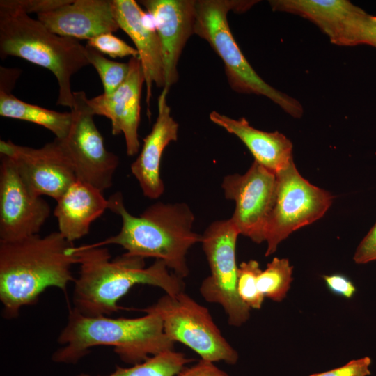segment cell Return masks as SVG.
<instances>
[{
	"label": "cell",
	"mask_w": 376,
	"mask_h": 376,
	"mask_svg": "<svg viewBox=\"0 0 376 376\" xmlns=\"http://www.w3.org/2000/svg\"><path fill=\"white\" fill-rule=\"evenodd\" d=\"M79 276L75 280L74 309L89 316H106L120 309L118 301L135 285L146 284L175 296L184 292L185 283L171 273L166 263L155 260L148 267L143 258L126 253L111 259L107 248L84 244L75 246Z\"/></svg>",
	"instance_id": "cell-1"
},
{
	"label": "cell",
	"mask_w": 376,
	"mask_h": 376,
	"mask_svg": "<svg viewBox=\"0 0 376 376\" xmlns=\"http://www.w3.org/2000/svg\"><path fill=\"white\" fill-rule=\"evenodd\" d=\"M74 247L58 231L0 241V300L4 316L17 317L23 306L35 303L47 288L65 291L75 280Z\"/></svg>",
	"instance_id": "cell-2"
},
{
	"label": "cell",
	"mask_w": 376,
	"mask_h": 376,
	"mask_svg": "<svg viewBox=\"0 0 376 376\" xmlns=\"http://www.w3.org/2000/svg\"><path fill=\"white\" fill-rule=\"evenodd\" d=\"M108 202V210L120 217L122 227L118 234L92 246L118 244L128 256L162 260L179 277L188 276L186 255L201 242L202 235L193 230L194 215L187 203L157 202L136 217L126 209L121 192L112 194Z\"/></svg>",
	"instance_id": "cell-3"
},
{
	"label": "cell",
	"mask_w": 376,
	"mask_h": 376,
	"mask_svg": "<svg viewBox=\"0 0 376 376\" xmlns=\"http://www.w3.org/2000/svg\"><path fill=\"white\" fill-rule=\"evenodd\" d=\"M136 318L86 316L74 308L58 342L61 347L52 360L75 363L95 346L109 345L125 363H140L162 352L174 350V343L164 333L161 318L155 312Z\"/></svg>",
	"instance_id": "cell-4"
},
{
	"label": "cell",
	"mask_w": 376,
	"mask_h": 376,
	"mask_svg": "<svg viewBox=\"0 0 376 376\" xmlns=\"http://www.w3.org/2000/svg\"><path fill=\"white\" fill-rule=\"evenodd\" d=\"M0 56L19 57L51 71L58 86L56 104L70 109L74 104L71 77L89 65L86 46L78 40L52 33L22 11L3 8H0Z\"/></svg>",
	"instance_id": "cell-5"
},
{
	"label": "cell",
	"mask_w": 376,
	"mask_h": 376,
	"mask_svg": "<svg viewBox=\"0 0 376 376\" xmlns=\"http://www.w3.org/2000/svg\"><path fill=\"white\" fill-rule=\"evenodd\" d=\"M258 1L196 0L194 34L206 40L224 64L226 76L235 92L263 95L294 118H300L303 107L296 99L264 81L251 67L230 31L228 13H242Z\"/></svg>",
	"instance_id": "cell-6"
},
{
	"label": "cell",
	"mask_w": 376,
	"mask_h": 376,
	"mask_svg": "<svg viewBox=\"0 0 376 376\" xmlns=\"http://www.w3.org/2000/svg\"><path fill=\"white\" fill-rule=\"evenodd\" d=\"M144 310L158 314L166 336L191 349L201 359L230 365L237 362V352L223 336L208 309L184 292L166 294Z\"/></svg>",
	"instance_id": "cell-7"
},
{
	"label": "cell",
	"mask_w": 376,
	"mask_h": 376,
	"mask_svg": "<svg viewBox=\"0 0 376 376\" xmlns=\"http://www.w3.org/2000/svg\"><path fill=\"white\" fill-rule=\"evenodd\" d=\"M237 229L230 220L213 221L202 235V247L210 274L200 287L202 297L222 306L228 324L240 327L250 317L251 308L240 299L237 289L238 267L235 260Z\"/></svg>",
	"instance_id": "cell-8"
},
{
	"label": "cell",
	"mask_w": 376,
	"mask_h": 376,
	"mask_svg": "<svg viewBox=\"0 0 376 376\" xmlns=\"http://www.w3.org/2000/svg\"><path fill=\"white\" fill-rule=\"evenodd\" d=\"M276 178L275 200L265 230L266 256L274 253L292 232L321 218L334 198L304 179L294 162L279 171Z\"/></svg>",
	"instance_id": "cell-9"
},
{
	"label": "cell",
	"mask_w": 376,
	"mask_h": 376,
	"mask_svg": "<svg viewBox=\"0 0 376 376\" xmlns=\"http://www.w3.org/2000/svg\"><path fill=\"white\" fill-rule=\"evenodd\" d=\"M73 97L71 126L61 141L73 164L77 180L103 192L112 185L119 158L107 150L86 93L73 92Z\"/></svg>",
	"instance_id": "cell-10"
},
{
	"label": "cell",
	"mask_w": 376,
	"mask_h": 376,
	"mask_svg": "<svg viewBox=\"0 0 376 376\" xmlns=\"http://www.w3.org/2000/svg\"><path fill=\"white\" fill-rule=\"evenodd\" d=\"M0 154L12 162L25 185L36 196L57 201L77 180L73 164L58 139L40 148L1 140Z\"/></svg>",
	"instance_id": "cell-11"
},
{
	"label": "cell",
	"mask_w": 376,
	"mask_h": 376,
	"mask_svg": "<svg viewBox=\"0 0 376 376\" xmlns=\"http://www.w3.org/2000/svg\"><path fill=\"white\" fill-rule=\"evenodd\" d=\"M276 174L254 160L243 175L225 176L221 183L226 199L235 203L230 220L240 235L256 243L265 241V230L276 191Z\"/></svg>",
	"instance_id": "cell-12"
},
{
	"label": "cell",
	"mask_w": 376,
	"mask_h": 376,
	"mask_svg": "<svg viewBox=\"0 0 376 376\" xmlns=\"http://www.w3.org/2000/svg\"><path fill=\"white\" fill-rule=\"evenodd\" d=\"M50 211L49 203L27 188L12 162L1 155L0 241L38 234Z\"/></svg>",
	"instance_id": "cell-13"
},
{
	"label": "cell",
	"mask_w": 376,
	"mask_h": 376,
	"mask_svg": "<svg viewBox=\"0 0 376 376\" xmlns=\"http://www.w3.org/2000/svg\"><path fill=\"white\" fill-rule=\"evenodd\" d=\"M151 17L162 54L164 86L169 92L178 80V63L194 34L196 0H143L139 1Z\"/></svg>",
	"instance_id": "cell-14"
},
{
	"label": "cell",
	"mask_w": 376,
	"mask_h": 376,
	"mask_svg": "<svg viewBox=\"0 0 376 376\" xmlns=\"http://www.w3.org/2000/svg\"><path fill=\"white\" fill-rule=\"evenodd\" d=\"M274 11L301 16L318 26L331 43L359 45L361 29L368 13L347 0H271Z\"/></svg>",
	"instance_id": "cell-15"
},
{
	"label": "cell",
	"mask_w": 376,
	"mask_h": 376,
	"mask_svg": "<svg viewBox=\"0 0 376 376\" xmlns=\"http://www.w3.org/2000/svg\"><path fill=\"white\" fill-rule=\"evenodd\" d=\"M128 63L127 77L116 91L108 95L102 93L88 102L95 115L110 119L113 135L123 134L127 155L134 156L140 148L138 130L145 77L139 57H131Z\"/></svg>",
	"instance_id": "cell-16"
},
{
	"label": "cell",
	"mask_w": 376,
	"mask_h": 376,
	"mask_svg": "<svg viewBox=\"0 0 376 376\" xmlns=\"http://www.w3.org/2000/svg\"><path fill=\"white\" fill-rule=\"evenodd\" d=\"M113 13L119 26L130 38L139 53L146 87L147 113L150 115V102L153 84L164 86L162 48L155 29L148 23L147 15L134 0H111Z\"/></svg>",
	"instance_id": "cell-17"
},
{
	"label": "cell",
	"mask_w": 376,
	"mask_h": 376,
	"mask_svg": "<svg viewBox=\"0 0 376 376\" xmlns=\"http://www.w3.org/2000/svg\"><path fill=\"white\" fill-rule=\"evenodd\" d=\"M52 33L77 40H87L120 28L111 0H69L51 11L37 15Z\"/></svg>",
	"instance_id": "cell-18"
},
{
	"label": "cell",
	"mask_w": 376,
	"mask_h": 376,
	"mask_svg": "<svg viewBox=\"0 0 376 376\" xmlns=\"http://www.w3.org/2000/svg\"><path fill=\"white\" fill-rule=\"evenodd\" d=\"M169 92L162 90L158 97V114L150 132L143 139L141 152L130 166L143 194L150 199L160 197L164 185L160 175L162 155L171 141L178 139V123L171 114L167 103Z\"/></svg>",
	"instance_id": "cell-19"
},
{
	"label": "cell",
	"mask_w": 376,
	"mask_h": 376,
	"mask_svg": "<svg viewBox=\"0 0 376 376\" xmlns=\"http://www.w3.org/2000/svg\"><path fill=\"white\" fill-rule=\"evenodd\" d=\"M210 120L239 138L250 150L255 161L277 174L292 162V144L283 134L268 132L252 127L244 117L231 118L213 111Z\"/></svg>",
	"instance_id": "cell-20"
},
{
	"label": "cell",
	"mask_w": 376,
	"mask_h": 376,
	"mask_svg": "<svg viewBox=\"0 0 376 376\" xmlns=\"http://www.w3.org/2000/svg\"><path fill=\"white\" fill-rule=\"evenodd\" d=\"M56 202L54 214L58 232L72 243L88 233L91 224L109 205L102 191L78 180Z\"/></svg>",
	"instance_id": "cell-21"
},
{
	"label": "cell",
	"mask_w": 376,
	"mask_h": 376,
	"mask_svg": "<svg viewBox=\"0 0 376 376\" xmlns=\"http://www.w3.org/2000/svg\"><path fill=\"white\" fill-rule=\"evenodd\" d=\"M12 88L0 86V116L44 127L56 139H64L72 123L71 112H58L24 102L11 92Z\"/></svg>",
	"instance_id": "cell-22"
},
{
	"label": "cell",
	"mask_w": 376,
	"mask_h": 376,
	"mask_svg": "<svg viewBox=\"0 0 376 376\" xmlns=\"http://www.w3.org/2000/svg\"><path fill=\"white\" fill-rule=\"evenodd\" d=\"M191 361L184 354L170 350L129 368L117 367L105 376H176Z\"/></svg>",
	"instance_id": "cell-23"
},
{
	"label": "cell",
	"mask_w": 376,
	"mask_h": 376,
	"mask_svg": "<svg viewBox=\"0 0 376 376\" xmlns=\"http://www.w3.org/2000/svg\"><path fill=\"white\" fill-rule=\"evenodd\" d=\"M292 267L285 258H274L257 279L259 291L274 301H281L286 296L292 281Z\"/></svg>",
	"instance_id": "cell-24"
},
{
	"label": "cell",
	"mask_w": 376,
	"mask_h": 376,
	"mask_svg": "<svg viewBox=\"0 0 376 376\" xmlns=\"http://www.w3.org/2000/svg\"><path fill=\"white\" fill-rule=\"evenodd\" d=\"M86 46V53L89 64L98 73L104 89V94L116 91L126 79L130 71L128 63H120L106 58L94 48Z\"/></svg>",
	"instance_id": "cell-25"
},
{
	"label": "cell",
	"mask_w": 376,
	"mask_h": 376,
	"mask_svg": "<svg viewBox=\"0 0 376 376\" xmlns=\"http://www.w3.org/2000/svg\"><path fill=\"white\" fill-rule=\"evenodd\" d=\"M261 271L259 263L254 260L242 262L238 267L237 292L250 308L260 309L265 298L257 285L258 276Z\"/></svg>",
	"instance_id": "cell-26"
},
{
	"label": "cell",
	"mask_w": 376,
	"mask_h": 376,
	"mask_svg": "<svg viewBox=\"0 0 376 376\" xmlns=\"http://www.w3.org/2000/svg\"><path fill=\"white\" fill-rule=\"evenodd\" d=\"M87 45L111 58L139 57L137 50L113 33H105L87 40Z\"/></svg>",
	"instance_id": "cell-27"
},
{
	"label": "cell",
	"mask_w": 376,
	"mask_h": 376,
	"mask_svg": "<svg viewBox=\"0 0 376 376\" xmlns=\"http://www.w3.org/2000/svg\"><path fill=\"white\" fill-rule=\"evenodd\" d=\"M69 0H1L0 8L22 11L26 14L47 13L57 8Z\"/></svg>",
	"instance_id": "cell-28"
},
{
	"label": "cell",
	"mask_w": 376,
	"mask_h": 376,
	"mask_svg": "<svg viewBox=\"0 0 376 376\" xmlns=\"http://www.w3.org/2000/svg\"><path fill=\"white\" fill-rule=\"evenodd\" d=\"M371 359L364 357L350 361L340 367L309 376H368L370 374Z\"/></svg>",
	"instance_id": "cell-29"
},
{
	"label": "cell",
	"mask_w": 376,
	"mask_h": 376,
	"mask_svg": "<svg viewBox=\"0 0 376 376\" xmlns=\"http://www.w3.org/2000/svg\"><path fill=\"white\" fill-rule=\"evenodd\" d=\"M354 260L357 264H365L376 260V224L357 246Z\"/></svg>",
	"instance_id": "cell-30"
},
{
	"label": "cell",
	"mask_w": 376,
	"mask_h": 376,
	"mask_svg": "<svg viewBox=\"0 0 376 376\" xmlns=\"http://www.w3.org/2000/svg\"><path fill=\"white\" fill-rule=\"evenodd\" d=\"M323 279L327 288L336 295L350 299L356 292V287L353 283L343 274L326 275Z\"/></svg>",
	"instance_id": "cell-31"
},
{
	"label": "cell",
	"mask_w": 376,
	"mask_h": 376,
	"mask_svg": "<svg viewBox=\"0 0 376 376\" xmlns=\"http://www.w3.org/2000/svg\"><path fill=\"white\" fill-rule=\"evenodd\" d=\"M176 376H229L227 373L219 368L214 362L201 359L194 366L185 367Z\"/></svg>",
	"instance_id": "cell-32"
},
{
	"label": "cell",
	"mask_w": 376,
	"mask_h": 376,
	"mask_svg": "<svg viewBox=\"0 0 376 376\" xmlns=\"http://www.w3.org/2000/svg\"><path fill=\"white\" fill-rule=\"evenodd\" d=\"M359 43L376 48V16L368 13L361 27Z\"/></svg>",
	"instance_id": "cell-33"
}]
</instances>
